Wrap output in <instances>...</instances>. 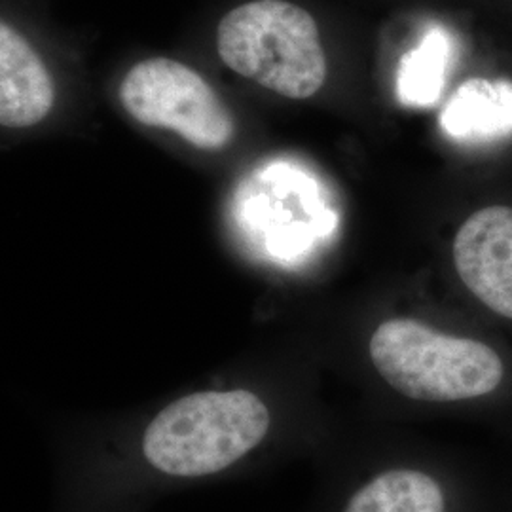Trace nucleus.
<instances>
[{
	"instance_id": "6e6552de",
	"label": "nucleus",
	"mask_w": 512,
	"mask_h": 512,
	"mask_svg": "<svg viewBox=\"0 0 512 512\" xmlns=\"http://www.w3.org/2000/svg\"><path fill=\"white\" fill-rule=\"evenodd\" d=\"M344 512H446V497L433 476L395 469L365 484Z\"/></svg>"
},
{
	"instance_id": "0eeeda50",
	"label": "nucleus",
	"mask_w": 512,
	"mask_h": 512,
	"mask_svg": "<svg viewBox=\"0 0 512 512\" xmlns=\"http://www.w3.org/2000/svg\"><path fill=\"white\" fill-rule=\"evenodd\" d=\"M440 124L458 139H494L512 131V82L471 78L440 114Z\"/></svg>"
},
{
	"instance_id": "39448f33",
	"label": "nucleus",
	"mask_w": 512,
	"mask_h": 512,
	"mask_svg": "<svg viewBox=\"0 0 512 512\" xmlns=\"http://www.w3.org/2000/svg\"><path fill=\"white\" fill-rule=\"evenodd\" d=\"M461 283L488 310L512 319V207L490 205L473 213L454 238Z\"/></svg>"
},
{
	"instance_id": "20e7f679",
	"label": "nucleus",
	"mask_w": 512,
	"mask_h": 512,
	"mask_svg": "<svg viewBox=\"0 0 512 512\" xmlns=\"http://www.w3.org/2000/svg\"><path fill=\"white\" fill-rule=\"evenodd\" d=\"M118 95L133 120L171 129L192 147L220 150L236 135L234 116L219 93L181 61L152 57L133 65Z\"/></svg>"
},
{
	"instance_id": "1a4fd4ad",
	"label": "nucleus",
	"mask_w": 512,
	"mask_h": 512,
	"mask_svg": "<svg viewBox=\"0 0 512 512\" xmlns=\"http://www.w3.org/2000/svg\"><path fill=\"white\" fill-rule=\"evenodd\" d=\"M450 46L440 31H431L418 48L403 57L399 95L410 107H429L440 97Z\"/></svg>"
},
{
	"instance_id": "f257e3e1",
	"label": "nucleus",
	"mask_w": 512,
	"mask_h": 512,
	"mask_svg": "<svg viewBox=\"0 0 512 512\" xmlns=\"http://www.w3.org/2000/svg\"><path fill=\"white\" fill-rule=\"evenodd\" d=\"M270 414L251 391H203L165 406L143 437L148 463L165 475H215L266 437Z\"/></svg>"
},
{
	"instance_id": "423d86ee",
	"label": "nucleus",
	"mask_w": 512,
	"mask_h": 512,
	"mask_svg": "<svg viewBox=\"0 0 512 512\" xmlns=\"http://www.w3.org/2000/svg\"><path fill=\"white\" fill-rule=\"evenodd\" d=\"M55 86L35 48L18 31L0 25V124L31 128L54 109Z\"/></svg>"
},
{
	"instance_id": "7ed1b4c3",
	"label": "nucleus",
	"mask_w": 512,
	"mask_h": 512,
	"mask_svg": "<svg viewBox=\"0 0 512 512\" xmlns=\"http://www.w3.org/2000/svg\"><path fill=\"white\" fill-rule=\"evenodd\" d=\"M217 50L228 69L289 99H310L327 80L319 27L287 0H253L228 12Z\"/></svg>"
},
{
	"instance_id": "f03ea898",
	"label": "nucleus",
	"mask_w": 512,
	"mask_h": 512,
	"mask_svg": "<svg viewBox=\"0 0 512 512\" xmlns=\"http://www.w3.org/2000/svg\"><path fill=\"white\" fill-rule=\"evenodd\" d=\"M370 359L397 393L425 403L478 399L505 378V365L488 344L416 319L384 321L370 338Z\"/></svg>"
}]
</instances>
